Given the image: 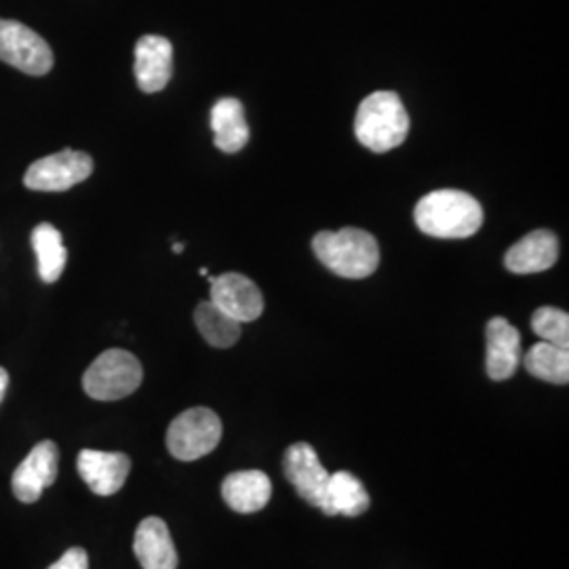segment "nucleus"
I'll use <instances>...</instances> for the list:
<instances>
[{
  "mask_svg": "<svg viewBox=\"0 0 569 569\" xmlns=\"http://www.w3.org/2000/svg\"><path fill=\"white\" fill-rule=\"evenodd\" d=\"M418 228L435 239H468L483 224V207L462 190H435L413 211Z\"/></svg>",
  "mask_w": 569,
  "mask_h": 569,
  "instance_id": "1",
  "label": "nucleus"
},
{
  "mask_svg": "<svg viewBox=\"0 0 569 569\" xmlns=\"http://www.w3.org/2000/svg\"><path fill=\"white\" fill-rule=\"evenodd\" d=\"M312 251L319 262L342 279H367L380 266V247L361 228L323 230L312 239Z\"/></svg>",
  "mask_w": 569,
  "mask_h": 569,
  "instance_id": "2",
  "label": "nucleus"
},
{
  "mask_svg": "<svg viewBox=\"0 0 569 569\" xmlns=\"http://www.w3.org/2000/svg\"><path fill=\"white\" fill-rule=\"evenodd\" d=\"M409 114L401 98L392 91L369 93L359 103L355 119V136L371 152H388L406 142Z\"/></svg>",
  "mask_w": 569,
  "mask_h": 569,
  "instance_id": "3",
  "label": "nucleus"
},
{
  "mask_svg": "<svg viewBox=\"0 0 569 569\" xmlns=\"http://www.w3.org/2000/svg\"><path fill=\"white\" fill-rule=\"evenodd\" d=\"M143 369L136 355L121 348L102 352L82 376L84 392L96 401H119L142 385Z\"/></svg>",
  "mask_w": 569,
  "mask_h": 569,
  "instance_id": "4",
  "label": "nucleus"
},
{
  "mask_svg": "<svg viewBox=\"0 0 569 569\" xmlns=\"http://www.w3.org/2000/svg\"><path fill=\"white\" fill-rule=\"evenodd\" d=\"M222 420L213 409L192 407L180 413L167 430V449L182 462L199 460L220 446Z\"/></svg>",
  "mask_w": 569,
  "mask_h": 569,
  "instance_id": "5",
  "label": "nucleus"
},
{
  "mask_svg": "<svg viewBox=\"0 0 569 569\" xmlns=\"http://www.w3.org/2000/svg\"><path fill=\"white\" fill-rule=\"evenodd\" d=\"M0 61L30 77H44L53 68L49 42L20 21L0 20Z\"/></svg>",
  "mask_w": 569,
  "mask_h": 569,
  "instance_id": "6",
  "label": "nucleus"
},
{
  "mask_svg": "<svg viewBox=\"0 0 569 569\" xmlns=\"http://www.w3.org/2000/svg\"><path fill=\"white\" fill-rule=\"evenodd\" d=\"M93 173V159L81 150H61L28 167L23 183L34 192H63Z\"/></svg>",
  "mask_w": 569,
  "mask_h": 569,
  "instance_id": "7",
  "label": "nucleus"
},
{
  "mask_svg": "<svg viewBox=\"0 0 569 569\" xmlns=\"http://www.w3.org/2000/svg\"><path fill=\"white\" fill-rule=\"evenodd\" d=\"M211 302L222 308L234 321L251 323L262 317L264 298L258 284L239 272H226L222 277H209Z\"/></svg>",
  "mask_w": 569,
  "mask_h": 569,
  "instance_id": "8",
  "label": "nucleus"
},
{
  "mask_svg": "<svg viewBox=\"0 0 569 569\" xmlns=\"http://www.w3.org/2000/svg\"><path fill=\"white\" fill-rule=\"evenodd\" d=\"M58 467L60 449L53 441H41L39 446H34L13 472L11 486L16 498L26 505L37 502L42 491L56 483Z\"/></svg>",
  "mask_w": 569,
  "mask_h": 569,
  "instance_id": "9",
  "label": "nucleus"
},
{
  "mask_svg": "<svg viewBox=\"0 0 569 569\" xmlns=\"http://www.w3.org/2000/svg\"><path fill=\"white\" fill-rule=\"evenodd\" d=\"M284 477L310 507H321L329 472L308 443H293L284 451Z\"/></svg>",
  "mask_w": 569,
  "mask_h": 569,
  "instance_id": "10",
  "label": "nucleus"
},
{
  "mask_svg": "<svg viewBox=\"0 0 569 569\" xmlns=\"http://www.w3.org/2000/svg\"><path fill=\"white\" fill-rule=\"evenodd\" d=\"M77 468L82 481L98 496H114L121 491L131 460L124 453L112 451H98V449H82L77 460Z\"/></svg>",
  "mask_w": 569,
  "mask_h": 569,
  "instance_id": "11",
  "label": "nucleus"
},
{
  "mask_svg": "<svg viewBox=\"0 0 569 569\" xmlns=\"http://www.w3.org/2000/svg\"><path fill=\"white\" fill-rule=\"evenodd\" d=\"M173 74V47L164 37L146 34L136 44V81L143 93H159Z\"/></svg>",
  "mask_w": 569,
  "mask_h": 569,
  "instance_id": "12",
  "label": "nucleus"
},
{
  "mask_svg": "<svg viewBox=\"0 0 569 569\" xmlns=\"http://www.w3.org/2000/svg\"><path fill=\"white\" fill-rule=\"evenodd\" d=\"M486 338L488 376L493 382H505L521 366V333L505 317H493L486 329Z\"/></svg>",
  "mask_w": 569,
  "mask_h": 569,
  "instance_id": "13",
  "label": "nucleus"
},
{
  "mask_svg": "<svg viewBox=\"0 0 569 569\" xmlns=\"http://www.w3.org/2000/svg\"><path fill=\"white\" fill-rule=\"evenodd\" d=\"M559 258V239L550 230H533L528 237L510 247L505 256V266L515 274L545 272Z\"/></svg>",
  "mask_w": 569,
  "mask_h": 569,
  "instance_id": "14",
  "label": "nucleus"
},
{
  "mask_svg": "<svg viewBox=\"0 0 569 569\" xmlns=\"http://www.w3.org/2000/svg\"><path fill=\"white\" fill-rule=\"evenodd\" d=\"M133 552L143 569H178V550L161 517H146L138 526Z\"/></svg>",
  "mask_w": 569,
  "mask_h": 569,
  "instance_id": "15",
  "label": "nucleus"
},
{
  "mask_svg": "<svg viewBox=\"0 0 569 569\" xmlns=\"http://www.w3.org/2000/svg\"><path fill=\"white\" fill-rule=\"evenodd\" d=\"M272 496L270 477L262 470H241L228 475L222 483V498L234 512L251 515L264 509Z\"/></svg>",
  "mask_w": 569,
  "mask_h": 569,
  "instance_id": "16",
  "label": "nucleus"
},
{
  "mask_svg": "<svg viewBox=\"0 0 569 569\" xmlns=\"http://www.w3.org/2000/svg\"><path fill=\"white\" fill-rule=\"evenodd\" d=\"M369 505L371 500L363 483L352 472L340 470L329 475L319 509L323 510L327 517H359L367 512Z\"/></svg>",
  "mask_w": 569,
  "mask_h": 569,
  "instance_id": "17",
  "label": "nucleus"
},
{
  "mask_svg": "<svg viewBox=\"0 0 569 569\" xmlns=\"http://www.w3.org/2000/svg\"><path fill=\"white\" fill-rule=\"evenodd\" d=\"M211 129L216 136L213 143L226 154L243 150L249 142V124L244 121L243 103L237 98H222L216 102L211 108Z\"/></svg>",
  "mask_w": 569,
  "mask_h": 569,
  "instance_id": "18",
  "label": "nucleus"
},
{
  "mask_svg": "<svg viewBox=\"0 0 569 569\" xmlns=\"http://www.w3.org/2000/svg\"><path fill=\"white\" fill-rule=\"evenodd\" d=\"M32 247L39 260L42 283H56L68 264V249L60 230L53 224H39L32 230Z\"/></svg>",
  "mask_w": 569,
  "mask_h": 569,
  "instance_id": "19",
  "label": "nucleus"
},
{
  "mask_svg": "<svg viewBox=\"0 0 569 569\" xmlns=\"http://www.w3.org/2000/svg\"><path fill=\"white\" fill-rule=\"evenodd\" d=\"M194 323L204 342L213 348H230L241 340V323L226 315L224 310L218 308L211 300L197 306Z\"/></svg>",
  "mask_w": 569,
  "mask_h": 569,
  "instance_id": "20",
  "label": "nucleus"
},
{
  "mask_svg": "<svg viewBox=\"0 0 569 569\" xmlns=\"http://www.w3.org/2000/svg\"><path fill=\"white\" fill-rule=\"evenodd\" d=\"M523 363L529 373L538 380H545L550 385H568L569 382L568 348L549 345V342H538L529 348Z\"/></svg>",
  "mask_w": 569,
  "mask_h": 569,
  "instance_id": "21",
  "label": "nucleus"
},
{
  "mask_svg": "<svg viewBox=\"0 0 569 569\" xmlns=\"http://www.w3.org/2000/svg\"><path fill=\"white\" fill-rule=\"evenodd\" d=\"M531 329L542 342L561 346V348L569 346V315L566 310H559L552 306L538 308L531 317Z\"/></svg>",
  "mask_w": 569,
  "mask_h": 569,
  "instance_id": "22",
  "label": "nucleus"
},
{
  "mask_svg": "<svg viewBox=\"0 0 569 569\" xmlns=\"http://www.w3.org/2000/svg\"><path fill=\"white\" fill-rule=\"evenodd\" d=\"M47 569H89V557H87V550L81 547H74V549H68L60 559Z\"/></svg>",
  "mask_w": 569,
  "mask_h": 569,
  "instance_id": "23",
  "label": "nucleus"
},
{
  "mask_svg": "<svg viewBox=\"0 0 569 569\" xmlns=\"http://www.w3.org/2000/svg\"><path fill=\"white\" fill-rule=\"evenodd\" d=\"M7 387H9V373H7L4 367H0V403H2V399H4Z\"/></svg>",
  "mask_w": 569,
  "mask_h": 569,
  "instance_id": "24",
  "label": "nucleus"
},
{
  "mask_svg": "<svg viewBox=\"0 0 569 569\" xmlns=\"http://www.w3.org/2000/svg\"><path fill=\"white\" fill-rule=\"evenodd\" d=\"M171 249H173V253H182L183 243H176L173 247H171Z\"/></svg>",
  "mask_w": 569,
  "mask_h": 569,
  "instance_id": "25",
  "label": "nucleus"
},
{
  "mask_svg": "<svg viewBox=\"0 0 569 569\" xmlns=\"http://www.w3.org/2000/svg\"><path fill=\"white\" fill-rule=\"evenodd\" d=\"M199 274H203V277H209V270H207V268H201V270H199Z\"/></svg>",
  "mask_w": 569,
  "mask_h": 569,
  "instance_id": "26",
  "label": "nucleus"
}]
</instances>
